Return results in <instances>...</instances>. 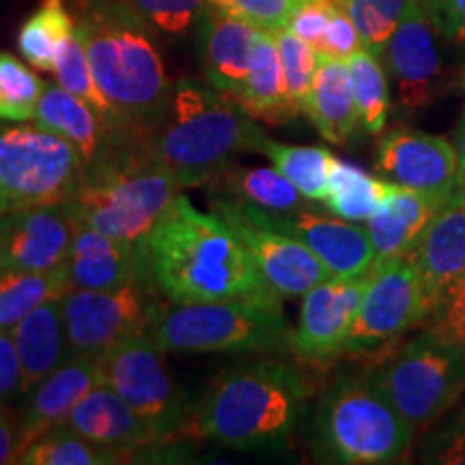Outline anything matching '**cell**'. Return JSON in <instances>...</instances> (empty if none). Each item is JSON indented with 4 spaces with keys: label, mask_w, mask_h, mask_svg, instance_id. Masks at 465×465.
I'll use <instances>...</instances> for the list:
<instances>
[{
    "label": "cell",
    "mask_w": 465,
    "mask_h": 465,
    "mask_svg": "<svg viewBox=\"0 0 465 465\" xmlns=\"http://www.w3.org/2000/svg\"><path fill=\"white\" fill-rule=\"evenodd\" d=\"M144 274L171 304L252 300L281 304L248 248L218 213L177 194L141 240Z\"/></svg>",
    "instance_id": "6da1fadb"
},
{
    "label": "cell",
    "mask_w": 465,
    "mask_h": 465,
    "mask_svg": "<svg viewBox=\"0 0 465 465\" xmlns=\"http://www.w3.org/2000/svg\"><path fill=\"white\" fill-rule=\"evenodd\" d=\"M75 31L124 130L149 138L171 113L168 78L153 28L127 0H75Z\"/></svg>",
    "instance_id": "7a4b0ae2"
},
{
    "label": "cell",
    "mask_w": 465,
    "mask_h": 465,
    "mask_svg": "<svg viewBox=\"0 0 465 465\" xmlns=\"http://www.w3.org/2000/svg\"><path fill=\"white\" fill-rule=\"evenodd\" d=\"M312 383L298 366L259 360L226 369L196 405L185 435L232 450H281L306 414Z\"/></svg>",
    "instance_id": "3957f363"
},
{
    "label": "cell",
    "mask_w": 465,
    "mask_h": 465,
    "mask_svg": "<svg viewBox=\"0 0 465 465\" xmlns=\"http://www.w3.org/2000/svg\"><path fill=\"white\" fill-rule=\"evenodd\" d=\"M179 185L147 138L124 134L84 166L83 182L69 199L83 226L125 242H141L177 199Z\"/></svg>",
    "instance_id": "277c9868"
},
{
    "label": "cell",
    "mask_w": 465,
    "mask_h": 465,
    "mask_svg": "<svg viewBox=\"0 0 465 465\" xmlns=\"http://www.w3.org/2000/svg\"><path fill=\"white\" fill-rule=\"evenodd\" d=\"M263 134L235 97L183 78L174 84L166 121L147 143L182 188H201L242 151L257 149Z\"/></svg>",
    "instance_id": "5b68a950"
},
{
    "label": "cell",
    "mask_w": 465,
    "mask_h": 465,
    "mask_svg": "<svg viewBox=\"0 0 465 465\" xmlns=\"http://www.w3.org/2000/svg\"><path fill=\"white\" fill-rule=\"evenodd\" d=\"M414 431L373 380L342 377L319 399L312 450L325 463L386 465L405 455Z\"/></svg>",
    "instance_id": "8992f818"
},
{
    "label": "cell",
    "mask_w": 465,
    "mask_h": 465,
    "mask_svg": "<svg viewBox=\"0 0 465 465\" xmlns=\"http://www.w3.org/2000/svg\"><path fill=\"white\" fill-rule=\"evenodd\" d=\"M164 353H250L289 349L282 304L252 300L174 304L151 330Z\"/></svg>",
    "instance_id": "52a82bcc"
},
{
    "label": "cell",
    "mask_w": 465,
    "mask_h": 465,
    "mask_svg": "<svg viewBox=\"0 0 465 465\" xmlns=\"http://www.w3.org/2000/svg\"><path fill=\"white\" fill-rule=\"evenodd\" d=\"M83 174V155L58 134L37 124L0 125V205L5 216L69 201Z\"/></svg>",
    "instance_id": "ba28073f"
},
{
    "label": "cell",
    "mask_w": 465,
    "mask_h": 465,
    "mask_svg": "<svg viewBox=\"0 0 465 465\" xmlns=\"http://www.w3.org/2000/svg\"><path fill=\"white\" fill-rule=\"evenodd\" d=\"M373 383L414 429L438 420L465 391V347L424 330L405 342Z\"/></svg>",
    "instance_id": "9c48e42d"
},
{
    "label": "cell",
    "mask_w": 465,
    "mask_h": 465,
    "mask_svg": "<svg viewBox=\"0 0 465 465\" xmlns=\"http://www.w3.org/2000/svg\"><path fill=\"white\" fill-rule=\"evenodd\" d=\"M100 383L113 388L127 405L151 424L160 441L185 433L196 405L174 381L164 351L149 334L132 336L97 356Z\"/></svg>",
    "instance_id": "30bf717a"
},
{
    "label": "cell",
    "mask_w": 465,
    "mask_h": 465,
    "mask_svg": "<svg viewBox=\"0 0 465 465\" xmlns=\"http://www.w3.org/2000/svg\"><path fill=\"white\" fill-rule=\"evenodd\" d=\"M164 295L138 274L114 289H74L63 298L72 356L97 358L132 336L151 334L168 311Z\"/></svg>",
    "instance_id": "8fae6325"
},
{
    "label": "cell",
    "mask_w": 465,
    "mask_h": 465,
    "mask_svg": "<svg viewBox=\"0 0 465 465\" xmlns=\"http://www.w3.org/2000/svg\"><path fill=\"white\" fill-rule=\"evenodd\" d=\"M424 317L427 304L414 259L375 261L366 278L360 311L347 336L345 353L375 351L424 323Z\"/></svg>",
    "instance_id": "7c38bea8"
},
{
    "label": "cell",
    "mask_w": 465,
    "mask_h": 465,
    "mask_svg": "<svg viewBox=\"0 0 465 465\" xmlns=\"http://www.w3.org/2000/svg\"><path fill=\"white\" fill-rule=\"evenodd\" d=\"M209 205L237 232L261 276L281 298H304L315 284L332 276L311 248L254 220L240 203L209 196Z\"/></svg>",
    "instance_id": "4fadbf2b"
},
{
    "label": "cell",
    "mask_w": 465,
    "mask_h": 465,
    "mask_svg": "<svg viewBox=\"0 0 465 465\" xmlns=\"http://www.w3.org/2000/svg\"><path fill=\"white\" fill-rule=\"evenodd\" d=\"M375 168L388 182L444 203L463 179L455 143L411 127L383 134L377 143Z\"/></svg>",
    "instance_id": "5bb4252c"
},
{
    "label": "cell",
    "mask_w": 465,
    "mask_h": 465,
    "mask_svg": "<svg viewBox=\"0 0 465 465\" xmlns=\"http://www.w3.org/2000/svg\"><path fill=\"white\" fill-rule=\"evenodd\" d=\"M366 278L330 276L304 293L298 325L291 330L289 351L302 362H328L345 353L347 336L360 311Z\"/></svg>",
    "instance_id": "9a60e30c"
},
{
    "label": "cell",
    "mask_w": 465,
    "mask_h": 465,
    "mask_svg": "<svg viewBox=\"0 0 465 465\" xmlns=\"http://www.w3.org/2000/svg\"><path fill=\"white\" fill-rule=\"evenodd\" d=\"M237 203V201H235ZM240 205L259 223L295 237L322 259L332 276L358 278L371 272L377 254L366 226L342 218L293 209V212H265L252 205Z\"/></svg>",
    "instance_id": "2e32d148"
},
{
    "label": "cell",
    "mask_w": 465,
    "mask_h": 465,
    "mask_svg": "<svg viewBox=\"0 0 465 465\" xmlns=\"http://www.w3.org/2000/svg\"><path fill=\"white\" fill-rule=\"evenodd\" d=\"M440 33L420 0H410L401 25L383 50L381 61L407 113L427 108L441 84Z\"/></svg>",
    "instance_id": "e0dca14e"
},
{
    "label": "cell",
    "mask_w": 465,
    "mask_h": 465,
    "mask_svg": "<svg viewBox=\"0 0 465 465\" xmlns=\"http://www.w3.org/2000/svg\"><path fill=\"white\" fill-rule=\"evenodd\" d=\"M69 201L20 209L0 218V265L7 272H50L65 263L78 231Z\"/></svg>",
    "instance_id": "ac0fdd59"
},
{
    "label": "cell",
    "mask_w": 465,
    "mask_h": 465,
    "mask_svg": "<svg viewBox=\"0 0 465 465\" xmlns=\"http://www.w3.org/2000/svg\"><path fill=\"white\" fill-rule=\"evenodd\" d=\"M196 54L207 84L235 97L248 75L259 28L207 5L194 26Z\"/></svg>",
    "instance_id": "d6986e66"
},
{
    "label": "cell",
    "mask_w": 465,
    "mask_h": 465,
    "mask_svg": "<svg viewBox=\"0 0 465 465\" xmlns=\"http://www.w3.org/2000/svg\"><path fill=\"white\" fill-rule=\"evenodd\" d=\"M411 259L420 274L429 312L441 291L465 274V173L459 188L427 226Z\"/></svg>",
    "instance_id": "ffe728a7"
},
{
    "label": "cell",
    "mask_w": 465,
    "mask_h": 465,
    "mask_svg": "<svg viewBox=\"0 0 465 465\" xmlns=\"http://www.w3.org/2000/svg\"><path fill=\"white\" fill-rule=\"evenodd\" d=\"M100 386L97 358L72 356L28 394L20 420V455L28 444L67 422L74 407ZM20 459V457H17Z\"/></svg>",
    "instance_id": "44dd1931"
},
{
    "label": "cell",
    "mask_w": 465,
    "mask_h": 465,
    "mask_svg": "<svg viewBox=\"0 0 465 465\" xmlns=\"http://www.w3.org/2000/svg\"><path fill=\"white\" fill-rule=\"evenodd\" d=\"M65 272L74 289H114L144 274L141 242H125L78 226L65 259Z\"/></svg>",
    "instance_id": "7402d4cb"
},
{
    "label": "cell",
    "mask_w": 465,
    "mask_h": 465,
    "mask_svg": "<svg viewBox=\"0 0 465 465\" xmlns=\"http://www.w3.org/2000/svg\"><path fill=\"white\" fill-rule=\"evenodd\" d=\"M67 427L83 438L116 450H136L162 444L151 424L138 416L113 388L95 386L74 407Z\"/></svg>",
    "instance_id": "603a6c76"
},
{
    "label": "cell",
    "mask_w": 465,
    "mask_h": 465,
    "mask_svg": "<svg viewBox=\"0 0 465 465\" xmlns=\"http://www.w3.org/2000/svg\"><path fill=\"white\" fill-rule=\"evenodd\" d=\"M441 205L444 201L388 182L381 205L366 220V232L375 248L377 261L411 257Z\"/></svg>",
    "instance_id": "cb8c5ba5"
},
{
    "label": "cell",
    "mask_w": 465,
    "mask_h": 465,
    "mask_svg": "<svg viewBox=\"0 0 465 465\" xmlns=\"http://www.w3.org/2000/svg\"><path fill=\"white\" fill-rule=\"evenodd\" d=\"M11 334L22 366V397L31 394L45 377L72 358L63 298L35 308L31 315H26L11 330Z\"/></svg>",
    "instance_id": "d4e9b609"
},
{
    "label": "cell",
    "mask_w": 465,
    "mask_h": 465,
    "mask_svg": "<svg viewBox=\"0 0 465 465\" xmlns=\"http://www.w3.org/2000/svg\"><path fill=\"white\" fill-rule=\"evenodd\" d=\"M33 121L44 130L54 132L72 143L83 155L84 166L100 158L116 138L124 134H134L110 127L100 113H95L89 104L63 89L58 83L45 84Z\"/></svg>",
    "instance_id": "484cf974"
},
{
    "label": "cell",
    "mask_w": 465,
    "mask_h": 465,
    "mask_svg": "<svg viewBox=\"0 0 465 465\" xmlns=\"http://www.w3.org/2000/svg\"><path fill=\"white\" fill-rule=\"evenodd\" d=\"M306 116L328 143L345 144L351 141L360 121L347 61L319 54Z\"/></svg>",
    "instance_id": "4316f807"
},
{
    "label": "cell",
    "mask_w": 465,
    "mask_h": 465,
    "mask_svg": "<svg viewBox=\"0 0 465 465\" xmlns=\"http://www.w3.org/2000/svg\"><path fill=\"white\" fill-rule=\"evenodd\" d=\"M235 100L252 119H261L272 125L289 124L300 114L284 84L281 52H278L274 35L259 31L257 44L250 56L248 75Z\"/></svg>",
    "instance_id": "83f0119b"
},
{
    "label": "cell",
    "mask_w": 465,
    "mask_h": 465,
    "mask_svg": "<svg viewBox=\"0 0 465 465\" xmlns=\"http://www.w3.org/2000/svg\"><path fill=\"white\" fill-rule=\"evenodd\" d=\"M207 188L209 196H223L265 212H293L311 203L276 168H250L235 162L213 174Z\"/></svg>",
    "instance_id": "f1b7e54d"
},
{
    "label": "cell",
    "mask_w": 465,
    "mask_h": 465,
    "mask_svg": "<svg viewBox=\"0 0 465 465\" xmlns=\"http://www.w3.org/2000/svg\"><path fill=\"white\" fill-rule=\"evenodd\" d=\"M254 153L265 155L311 203H325L328 199L330 171L336 160L330 149L278 143L263 134Z\"/></svg>",
    "instance_id": "f546056e"
},
{
    "label": "cell",
    "mask_w": 465,
    "mask_h": 465,
    "mask_svg": "<svg viewBox=\"0 0 465 465\" xmlns=\"http://www.w3.org/2000/svg\"><path fill=\"white\" fill-rule=\"evenodd\" d=\"M72 291L65 265L50 272H5L0 282V330H14L35 308Z\"/></svg>",
    "instance_id": "4dcf8cb0"
},
{
    "label": "cell",
    "mask_w": 465,
    "mask_h": 465,
    "mask_svg": "<svg viewBox=\"0 0 465 465\" xmlns=\"http://www.w3.org/2000/svg\"><path fill=\"white\" fill-rule=\"evenodd\" d=\"M75 33L74 14L63 0H44L42 7L26 17L17 33V50L28 65L39 72H54L56 52Z\"/></svg>",
    "instance_id": "1f68e13d"
},
{
    "label": "cell",
    "mask_w": 465,
    "mask_h": 465,
    "mask_svg": "<svg viewBox=\"0 0 465 465\" xmlns=\"http://www.w3.org/2000/svg\"><path fill=\"white\" fill-rule=\"evenodd\" d=\"M130 450L100 446L69 429L67 424L52 429L33 444H28L17 463L20 465H113L124 463Z\"/></svg>",
    "instance_id": "d6a6232c"
},
{
    "label": "cell",
    "mask_w": 465,
    "mask_h": 465,
    "mask_svg": "<svg viewBox=\"0 0 465 465\" xmlns=\"http://www.w3.org/2000/svg\"><path fill=\"white\" fill-rule=\"evenodd\" d=\"M388 182L364 173L349 162L334 160L328 182V199L323 205L349 223H366L386 196Z\"/></svg>",
    "instance_id": "836d02e7"
},
{
    "label": "cell",
    "mask_w": 465,
    "mask_h": 465,
    "mask_svg": "<svg viewBox=\"0 0 465 465\" xmlns=\"http://www.w3.org/2000/svg\"><path fill=\"white\" fill-rule=\"evenodd\" d=\"M353 97H356L360 130L369 136H380L386 130L391 113V86L381 58L371 50L360 48L349 58Z\"/></svg>",
    "instance_id": "e575fe53"
},
{
    "label": "cell",
    "mask_w": 465,
    "mask_h": 465,
    "mask_svg": "<svg viewBox=\"0 0 465 465\" xmlns=\"http://www.w3.org/2000/svg\"><path fill=\"white\" fill-rule=\"evenodd\" d=\"M56 83L63 86V89L74 93L75 97L84 100L89 106L100 113L104 116V121L114 130L127 132L121 127L119 119H116L114 110L110 108V104L106 102V97L102 95L100 86H97L95 78H93L91 65H89V56H86L84 44L80 39L78 31H75L72 37L67 39L65 44L61 45L56 52V61H54V72Z\"/></svg>",
    "instance_id": "d590c367"
},
{
    "label": "cell",
    "mask_w": 465,
    "mask_h": 465,
    "mask_svg": "<svg viewBox=\"0 0 465 465\" xmlns=\"http://www.w3.org/2000/svg\"><path fill=\"white\" fill-rule=\"evenodd\" d=\"M342 5L356 26L362 48L381 58L410 0H342Z\"/></svg>",
    "instance_id": "8d00e7d4"
},
{
    "label": "cell",
    "mask_w": 465,
    "mask_h": 465,
    "mask_svg": "<svg viewBox=\"0 0 465 465\" xmlns=\"http://www.w3.org/2000/svg\"><path fill=\"white\" fill-rule=\"evenodd\" d=\"M278 52H281L284 84H287L291 102L295 104L300 114H306L311 104L312 84L319 67V54L304 39H300L291 28L274 33Z\"/></svg>",
    "instance_id": "74e56055"
},
{
    "label": "cell",
    "mask_w": 465,
    "mask_h": 465,
    "mask_svg": "<svg viewBox=\"0 0 465 465\" xmlns=\"http://www.w3.org/2000/svg\"><path fill=\"white\" fill-rule=\"evenodd\" d=\"M44 91V80L20 56L0 52V97L7 104L11 121H31Z\"/></svg>",
    "instance_id": "f35d334b"
},
{
    "label": "cell",
    "mask_w": 465,
    "mask_h": 465,
    "mask_svg": "<svg viewBox=\"0 0 465 465\" xmlns=\"http://www.w3.org/2000/svg\"><path fill=\"white\" fill-rule=\"evenodd\" d=\"M155 33L183 37L196 26L207 0H127Z\"/></svg>",
    "instance_id": "ab89813d"
},
{
    "label": "cell",
    "mask_w": 465,
    "mask_h": 465,
    "mask_svg": "<svg viewBox=\"0 0 465 465\" xmlns=\"http://www.w3.org/2000/svg\"><path fill=\"white\" fill-rule=\"evenodd\" d=\"M304 0H207V5L240 17L259 31L274 35L289 28L291 17Z\"/></svg>",
    "instance_id": "60d3db41"
},
{
    "label": "cell",
    "mask_w": 465,
    "mask_h": 465,
    "mask_svg": "<svg viewBox=\"0 0 465 465\" xmlns=\"http://www.w3.org/2000/svg\"><path fill=\"white\" fill-rule=\"evenodd\" d=\"M424 325L441 339L465 347V274L455 278L429 308Z\"/></svg>",
    "instance_id": "b9f144b4"
},
{
    "label": "cell",
    "mask_w": 465,
    "mask_h": 465,
    "mask_svg": "<svg viewBox=\"0 0 465 465\" xmlns=\"http://www.w3.org/2000/svg\"><path fill=\"white\" fill-rule=\"evenodd\" d=\"M332 5L334 0H304L289 22L291 31L300 39H304L311 48H315L317 54L323 52Z\"/></svg>",
    "instance_id": "7bdbcfd3"
},
{
    "label": "cell",
    "mask_w": 465,
    "mask_h": 465,
    "mask_svg": "<svg viewBox=\"0 0 465 465\" xmlns=\"http://www.w3.org/2000/svg\"><path fill=\"white\" fill-rule=\"evenodd\" d=\"M362 48L360 35L349 17L342 0H334L332 14H330L328 31H325V44L322 56H334L349 61L356 52Z\"/></svg>",
    "instance_id": "ee69618b"
},
{
    "label": "cell",
    "mask_w": 465,
    "mask_h": 465,
    "mask_svg": "<svg viewBox=\"0 0 465 465\" xmlns=\"http://www.w3.org/2000/svg\"><path fill=\"white\" fill-rule=\"evenodd\" d=\"M424 463L441 465H465V416L461 420L452 422L449 429H441L427 441L422 452Z\"/></svg>",
    "instance_id": "f6af8a7d"
},
{
    "label": "cell",
    "mask_w": 465,
    "mask_h": 465,
    "mask_svg": "<svg viewBox=\"0 0 465 465\" xmlns=\"http://www.w3.org/2000/svg\"><path fill=\"white\" fill-rule=\"evenodd\" d=\"M441 39L465 42V0H420Z\"/></svg>",
    "instance_id": "bcb514c9"
},
{
    "label": "cell",
    "mask_w": 465,
    "mask_h": 465,
    "mask_svg": "<svg viewBox=\"0 0 465 465\" xmlns=\"http://www.w3.org/2000/svg\"><path fill=\"white\" fill-rule=\"evenodd\" d=\"M22 366L11 330H0V403L20 394Z\"/></svg>",
    "instance_id": "7dc6e473"
},
{
    "label": "cell",
    "mask_w": 465,
    "mask_h": 465,
    "mask_svg": "<svg viewBox=\"0 0 465 465\" xmlns=\"http://www.w3.org/2000/svg\"><path fill=\"white\" fill-rule=\"evenodd\" d=\"M20 457V420L0 403V465L17 463Z\"/></svg>",
    "instance_id": "c3c4849f"
},
{
    "label": "cell",
    "mask_w": 465,
    "mask_h": 465,
    "mask_svg": "<svg viewBox=\"0 0 465 465\" xmlns=\"http://www.w3.org/2000/svg\"><path fill=\"white\" fill-rule=\"evenodd\" d=\"M452 143H455L457 153H459V162H461V171L465 173V110L459 119V124L455 127V136H452Z\"/></svg>",
    "instance_id": "681fc988"
},
{
    "label": "cell",
    "mask_w": 465,
    "mask_h": 465,
    "mask_svg": "<svg viewBox=\"0 0 465 465\" xmlns=\"http://www.w3.org/2000/svg\"><path fill=\"white\" fill-rule=\"evenodd\" d=\"M0 121H11V113H9L7 104L3 102V97H0Z\"/></svg>",
    "instance_id": "f907efd6"
},
{
    "label": "cell",
    "mask_w": 465,
    "mask_h": 465,
    "mask_svg": "<svg viewBox=\"0 0 465 465\" xmlns=\"http://www.w3.org/2000/svg\"><path fill=\"white\" fill-rule=\"evenodd\" d=\"M459 84H461V89L465 91V56H463L461 69H459Z\"/></svg>",
    "instance_id": "816d5d0a"
},
{
    "label": "cell",
    "mask_w": 465,
    "mask_h": 465,
    "mask_svg": "<svg viewBox=\"0 0 465 465\" xmlns=\"http://www.w3.org/2000/svg\"><path fill=\"white\" fill-rule=\"evenodd\" d=\"M5 272H7V270H5V267L0 265V282H3V276H5Z\"/></svg>",
    "instance_id": "f5cc1de1"
},
{
    "label": "cell",
    "mask_w": 465,
    "mask_h": 465,
    "mask_svg": "<svg viewBox=\"0 0 465 465\" xmlns=\"http://www.w3.org/2000/svg\"><path fill=\"white\" fill-rule=\"evenodd\" d=\"M5 216V212H3V205H0V218H3Z\"/></svg>",
    "instance_id": "db71d44e"
}]
</instances>
